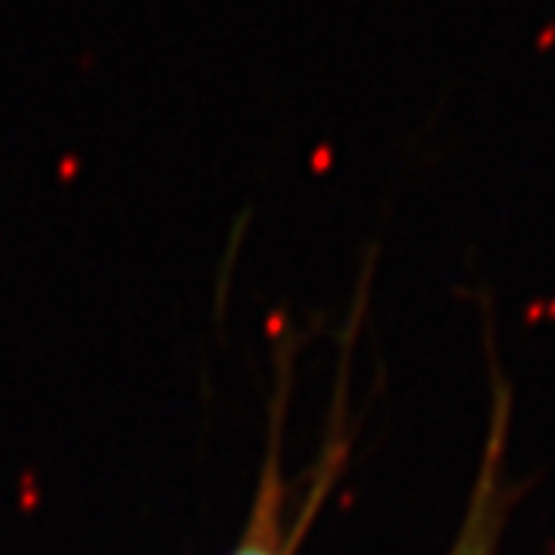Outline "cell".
I'll list each match as a JSON object with an SVG mask.
<instances>
[{
  "label": "cell",
  "instance_id": "1",
  "mask_svg": "<svg viewBox=\"0 0 555 555\" xmlns=\"http://www.w3.org/2000/svg\"><path fill=\"white\" fill-rule=\"evenodd\" d=\"M500 436L488 448V463L481 469V478L476 485V496L469 506L466 525L456 537L451 555H494L496 550V525H500Z\"/></svg>",
  "mask_w": 555,
  "mask_h": 555
},
{
  "label": "cell",
  "instance_id": "2",
  "mask_svg": "<svg viewBox=\"0 0 555 555\" xmlns=\"http://www.w3.org/2000/svg\"><path fill=\"white\" fill-rule=\"evenodd\" d=\"M232 555H291L287 540L281 534V494L272 473L266 476V488L259 491L254 521Z\"/></svg>",
  "mask_w": 555,
  "mask_h": 555
}]
</instances>
